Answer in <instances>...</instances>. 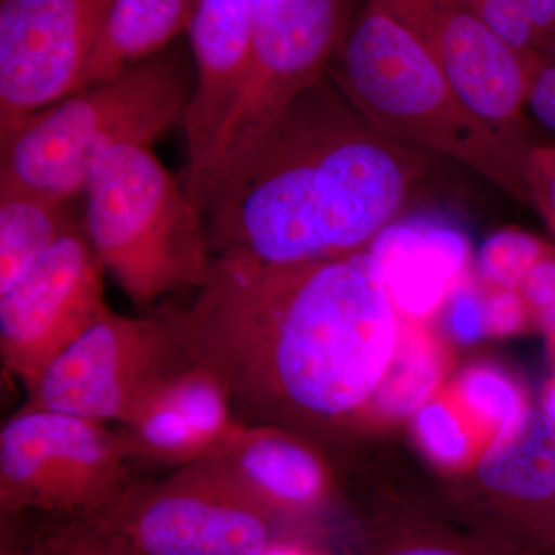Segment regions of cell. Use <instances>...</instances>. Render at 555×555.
Wrapping results in <instances>:
<instances>
[{
    "instance_id": "cell-1",
    "label": "cell",
    "mask_w": 555,
    "mask_h": 555,
    "mask_svg": "<svg viewBox=\"0 0 555 555\" xmlns=\"http://www.w3.org/2000/svg\"><path fill=\"white\" fill-rule=\"evenodd\" d=\"M164 312L240 422L299 436L367 411L404 324L371 248L297 264L218 254L189 305Z\"/></svg>"
},
{
    "instance_id": "cell-2",
    "label": "cell",
    "mask_w": 555,
    "mask_h": 555,
    "mask_svg": "<svg viewBox=\"0 0 555 555\" xmlns=\"http://www.w3.org/2000/svg\"><path fill=\"white\" fill-rule=\"evenodd\" d=\"M426 159L326 75L211 179L201 201L211 250L266 264L364 250L406 210Z\"/></svg>"
},
{
    "instance_id": "cell-3",
    "label": "cell",
    "mask_w": 555,
    "mask_h": 555,
    "mask_svg": "<svg viewBox=\"0 0 555 555\" xmlns=\"http://www.w3.org/2000/svg\"><path fill=\"white\" fill-rule=\"evenodd\" d=\"M327 75L386 137L454 159L514 199L531 203L526 178L531 147L470 107L389 14L366 3L347 28Z\"/></svg>"
},
{
    "instance_id": "cell-4",
    "label": "cell",
    "mask_w": 555,
    "mask_h": 555,
    "mask_svg": "<svg viewBox=\"0 0 555 555\" xmlns=\"http://www.w3.org/2000/svg\"><path fill=\"white\" fill-rule=\"evenodd\" d=\"M193 87L192 53L175 42L115 78L72 91L0 139V184L78 199L108 150L153 145L181 126Z\"/></svg>"
},
{
    "instance_id": "cell-5",
    "label": "cell",
    "mask_w": 555,
    "mask_h": 555,
    "mask_svg": "<svg viewBox=\"0 0 555 555\" xmlns=\"http://www.w3.org/2000/svg\"><path fill=\"white\" fill-rule=\"evenodd\" d=\"M153 145L124 144L87 179L83 225L105 272L142 312L206 283L214 250L198 204Z\"/></svg>"
},
{
    "instance_id": "cell-6",
    "label": "cell",
    "mask_w": 555,
    "mask_h": 555,
    "mask_svg": "<svg viewBox=\"0 0 555 555\" xmlns=\"http://www.w3.org/2000/svg\"><path fill=\"white\" fill-rule=\"evenodd\" d=\"M118 429L22 406L0 429V514L94 516L133 483Z\"/></svg>"
},
{
    "instance_id": "cell-7",
    "label": "cell",
    "mask_w": 555,
    "mask_h": 555,
    "mask_svg": "<svg viewBox=\"0 0 555 555\" xmlns=\"http://www.w3.org/2000/svg\"><path fill=\"white\" fill-rule=\"evenodd\" d=\"M138 555H266L283 521L204 462L127 486L91 516Z\"/></svg>"
},
{
    "instance_id": "cell-8",
    "label": "cell",
    "mask_w": 555,
    "mask_h": 555,
    "mask_svg": "<svg viewBox=\"0 0 555 555\" xmlns=\"http://www.w3.org/2000/svg\"><path fill=\"white\" fill-rule=\"evenodd\" d=\"M190 364L169 317L108 310L54 358L24 406L122 425L160 379Z\"/></svg>"
},
{
    "instance_id": "cell-9",
    "label": "cell",
    "mask_w": 555,
    "mask_h": 555,
    "mask_svg": "<svg viewBox=\"0 0 555 555\" xmlns=\"http://www.w3.org/2000/svg\"><path fill=\"white\" fill-rule=\"evenodd\" d=\"M347 28L345 0H257L243 96L219 142L199 207L211 179L327 75Z\"/></svg>"
},
{
    "instance_id": "cell-10",
    "label": "cell",
    "mask_w": 555,
    "mask_h": 555,
    "mask_svg": "<svg viewBox=\"0 0 555 555\" xmlns=\"http://www.w3.org/2000/svg\"><path fill=\"white\" fill-rule=\"evenodd\" d=\"M105 268L83 218L9 288L0 292V358L27 393L51 361L109 306Z\"/></svg>"
},
{
    "instance_id": "cell-11",
    "label": "cell",
    "mask_w": 555,
    "mask_h": 555,
    "mask_svg": "<svg viewBox=\"0 0 555 555\" xmlns=\"http://www.w3.org/2000/svg\"><path fill=\"white\" fill-rule=\"evenodd\" d=\"M116 0H0V139L67 96Z\"/></svg>"
},
{
    "instance_id": "cell-12",
    "label": "cell",
    "mask_w": 555,
    "mask_h": 555,
    "mask_svg": "<svg viewBox=\"0 0 555 555\" xmlns=\"http://www.w3.org/2000/svg\"><path fill=\"white\" fill-rule=\"evenodd\" d=\"M427 51L449 82L483 118L521 138L529 90L542 57L525 56L462 0H366Z\"/></svg>"
},
{
    "instance_id": "cell-13",
    "label": "cell",
    "mask_w": 555,
    "mask_h": 555,
    "mask_svg": "<svg viewBox=\"0 0 555 555\" xmlns=\"http://www.w3.org/2000/svg\"><path fill=\"white\" fill-rule=\"evenodd\" d=\"M257 0H199L188 33L195 87L181 127L185 142L182 184L199 206L222 134L243 96Z\"/></svg>"
},
{
    "instance_id": "cell-14",
    "label": "cell",
    "mask_w": 555,
    "mask_h": 555,
    "mask_svg": "<svg viewBox=\"0 0 555 555\" xmlns=\"http://www.w3.org/2000/svg\"><path fill=\"white\" fill-rule=\"evenodd\" d=\"M240 423L222 383L190 363L160 379L116 429L131 462L177 470L217 451Z\"/></svg>"
},
{
    "instance_id": "cell-15",
    "label": "cell",
    "mask_w": 555,
    "mask_h": 555,
    "mask_svg": "<svg viewBox=\"0 0 555 555\" xmlns=\"http://www.w3.org/2000/svg\"><path fill=\"white\" fill-rule=\"evenodd\" d=\"M281 521L315 514L332 495L326 462L306 437L241 422L217 451L199 460Z\"/></svg>"
},
{
    "instance_id": "cell-16",
    "label": "cell",
    "mask_w": 555,
    "mask_h": 555,
    "mask_svg": "<svg viewBox=\"0 0 555 555\" xmlns=\"http://www.w3.org/2000/svg\"><path fill=\"white\" fill-rule=\"evenodd\" d=\"M486 491L505 500L542 543L555 531V426L529 408L516 423L492 434L477 463Z\"/></svg>"
},
{
    "instance_id": "cell-17",
    "label": "cell",
    "mask_w": 555,
    "mask_h": 555,
    "mask_svg": "<svg viewBox=\"0 0 555 555\" xmlns=\"http://www.w3.org/2000/svg\"><path fill=\"white\" fill-rule=\"evenodd\" d=\"M369 248L406 320L433 317L466 280L467 246L452 232L392 225Z\"/></svg>"
},
{
    "instance_id": "cell-18",
    "label": "cell",
    "mask_w": 555,
    "mask_h": 555,
    "mask_svg": "<svg viewBox=\"0 0 555 555\" xmlns=\"http://www.w3.org/2000/svg\"><path fill=\"white\" fill-rule=\"evenodd\" d=\"M198 5L199 0H116L75 90L115 78L169 49L188 35Z\"/></svg>"
},
{
    "instance_id": "cell-19",
    "label": "cell",
    "mask_w": 555,
    "mask_h": 555,
    "mask_svg": "<svg viewBox=\"0 0 555 555\" xmlns=\"http://www.w3.org/2000/svg\"><path fill=\"white\" fill-rule=\"evenodd\" d=\"M80 217L75 201L0 184V292L31 269Z\"/></svg>"
},
{
    "instance_id": "cell-20",
    "label": "cell",
    "mask_w": 555,
    "mask_h": 555,
    "mask_svg": "<svg viewBox=\"0 0 555 555\" xmlns=\"http://www.w3.org/2000/svg\"><path fill=\"white\" fill-rule=\"evenodd\" d=\"M443 371V353L436 338L420 321L404 318L396 356L369 409L387 416L415 414L433 398Z\"/></svg>"
},
{
    "instance_id": "cell-21",
    "label": "cell",
    "mask_w": 555,
    "mask_h": 555,
    "mask_svg": "<svg viewBox=\"0 0 555 555\" xmlns=\"http://www.w3.org/2000/svg\"><path fill=\"white\" fill-rule=\"evenodd\" d=\"M525 56H555V0H462Z\"/></svg>"
},
{
    "instance_id": "cell-22",
    "label": "cell",
    "mask_w": 555,
    "mask_h": 555,
    "mask_svg": "<svg viewBox=\"0 0 555 555\" xmlns=\"http://www.w3.org/2000/svg\"><path fill=\"white\" fill-rule=\"evenodd\" d=\"M455 396L462 411L492 434L516 423L529 409L521 386L492 364H476L463 372Z\"/></svg>"
},
{
    "instance_id": "cell-23",
    "label": "cell",
    "mask_w": 555,
    "mask_h": 555,
    "mask_svg": "<svg viewBox=\"0 0 555 555\" xmlns=\"http://www.w3.org/2000/svg\"><path fill=\"white\" fill-rule=\"evenodd\" d=\"M414 429L426 454L441 466L463 465L476 449L465 412L443 398H430L415 412Z\"/></svg>"
},
{
    "instance_id": "cell-24",
    "label": "cell",
    "mask_w": 555,
    "mask_h": 555,
    "mask_svg": "<svg viewBox=\"0 0 555 555\" xmlns=\"http://www.w3.org/2000/svg\"><path fill=\"white\" fill-rule=\"evenodd\" d=\"M49 517L46 524H38V555H138L118 532L98 518Z\"/></svg>"
},
{
    "instance_id": "cell-25",
    "label": "cell",
    "mask_w": 555,
    "mask_h": 555,
    "mask_svg": "<svg viewBox=\"0 0 555 555\" xmlns=\"http://www.w3.org/2000/svg\"><path fill=\"white\" fill-rule=\"evenodd\" d=\"M550 247L543 241L509 229L486 240L477 257V273L488 288L518 291L532 266Z\"/></svg>"
},
{
    "instance_id": "cell-26",
    "label": "cell",
    "mask_w": 555,
    "mask_h": 555,
    "mask_svg": "<svg viewBox=\"0 0 555 555\" xmlns=\"http://www.w3.org/2000/svg\"><path fill=\"white\" fill-rule=\"evenodd\" d=\"M444 326L448 334L460 345L480 341L486 332L483 294L473 284L463 281L444 302Z\"/></svg>"
},
{
    "instance_id": "cell-27",
    "label": "cell",
    "mask_w": 555,
    "mask_h": 555,
    "mask_svg": "<svg viewBox=\"0 0 555 555\" xmlns=\"http://www.w3.org/2000/svg\"><path fill=\"white\" fill-rule=\"evenodd\" d=\"M483 312L486 332L494 337L517 334L534 318L520 292L509 288L486 287Z\"/></svg>"
},
{
    "instance_id": "cell-28",
    "label": "cell",
    "mask_w": 555,
    "mask_h": 555,
    "mask_svg": "<svg viewBox=\"0 0 555 555\" xmlns=\"http://www.w3.org/2000/svg\"><path fill=\"white\" fill-rule=\"evenodd\" d=\"M372 555H491L480 547L436 532H400L386 540Z\"/></svg>"
},
{
    "instance_id": "cell-29",
    "label": "cell",
    "mask_w": 555,
    "mask_h": 555,
    "mask_svg": "<svg viewBox=\"0 0 555 555\" xmlns=\"http://www.w3.org/2000/svg\"><path fill=\"white\" fill-rule=\"evenodd\" d=\"M526 178L531 203L555 233V145L529 149Z\"/></svg>"
},
{
    "instance_id": "cell-30",
    "label": "cell",
    "mask_w": 555,
    "mask_h": 555,
    "mask_svg": "<svg viewBox=\"0 0 555 555\" xmlns=\"http://www.w3.org/2000/svg\"><path fill=\"white\" fill-rule=\"evenodd\" d=\"M526 305L534 318L545 320L547 313L555 308V254L553 248L546 251L532 266L524 283L518 287Z\"/></svg>"
},
{
    "instance_id": "cell-31",
    "label": "cell",
    "mask_w": 555,
    "mask_h": 555,
    "mask_svg": "<svg viewBox=\"0 0 555 555\" xmlns=\"http://www.w3.org/2000/svg\"><path fill=\"white\" fill-rule=\"evenodd\" d=\"M526 109L540 126L555 134V56L547 57L537 69Z\"/></svg>"
},
{
    "instance_id": "cell-32",
    "label": "cell",
    "mask_w": 555,
    "mask_h": 555,
    "mask_svg": "<svg viewBox=\"0 0 555 555\" xmlns=\"http://www.w3.org/2000/svg\"><path fill=\"white\" fill-rule=\"evenodd\" d=\"M266 555H315L312 551H309L308 547L302 545H298V543L287 542V540H283V542L278 543V545L273 546L272 550L269 551Z\"/></svg>"
},
{
    "instance_id": "cell-33",
    "label": "cell",
    "mask_w": 555,
    "mask_h": 555,
    "mask_svg": "<svg viewBox=\"0 0 555 555\" xmlns=\"http://www.w3.org/2000/svg\"><path fill=\"white\" fill-rule=\"evenodd\" d=\"M543 412H545L547 418L555 426V375L551 379L550 386H547L545 400H543Z\"/></svg>"
},
{
    "instance_id": "cell-34",
    "label": "cell",
    "mask_w": 555,
    "mask_h": 555,
    "mask_svg": "<svg viewBox=\"0 0 555 555\" xmlns=\"http://www.w3.org/2000/svg\"><path fill=\"white\" fill-rule=\"evenodd\" d=\"M547 332H550L551 343H553L555 349V308L551 310L550 313L545 317Z\"/></svg>"
},
{
    "instance_id": "cell-35",
    "label": "cell",
    "mask_w": 555,
    "mask_h": 555,
    "mask_svg": "<svg viewBox=\"0 0 555 555\" xmlns=\"http://www.w3.org/2000/svg\"><path fill=\"white\" fill-rule=\"evenodd\" d=\"M553 546H555V531H554Z\"/></svg>"
}]
</instances>
